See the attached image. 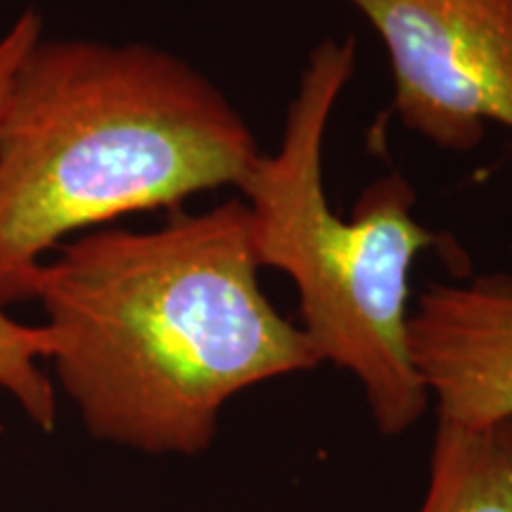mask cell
I'll return each mask as SVG.
<instances>
[{
  "mask_svg": "<svg viewBox=\"0 0 512 512\" xmlns=\"http://www.w3.org/2000/svg\"><path fill=\"white\" fill-rule=\"evenodd\" d=\"M242 197L157 228L107 226L38 268L55 389L86 432L145 456H202L235 396L320 366L259 283Z\"/></svg>",
  "mask_w": 512,
  "mask_h": 512,
  "instance_id": "1",
  "label": "cell"
},
{
  "mask_svg": "<svg viewBox=\"0 0 512 512\" xmlns=\"http://www.w3.org/2000/svg\"><path fill=\"white\" fill-rule=\"evenodd\" d=\"M259 155L238 107L183 57L38 38L0 100V304L31 302L62 242L240 190Z\"/></svg>",
  "mask_w": 512,
  "mask_h": 512,
  "instance_id": "2",
  "label": "cell"
},
{
  "mask_svg": "<svg viewBox=\"0 0 512 512\" xmlns=\"http://www.w3.org/2000/svg\"><path fill=\"white\" fill-rule=\"evenodd\" d=\"M354 72V36L311 48L278 150L256 157L238 195L252 219L259 266L290 275L297 287V325L318 361L347 370L380 434L401 437L432 403L408 344L411 271L444 240L415 219L418 195L396 171L361 192L349 219L332 211L325 136Z\"/></svg>",
  "mask_w": 512,
  "mask_h": 512,
  "instance_id": "3",
  "label": "cell"
},
{
  "mask_svg": "<svg viewBox=\"0 0 512 512\" xmlns=\"http://www.w3.org/2000/svg\"><path fill=\"white\" fill-rule=\"evenodd\" d=\"M384 43L392 110L448 152L512 131V0H347Z\"/></svg>",
  "mask_w": 512,
  "mask_h": 512,
  "instance_id": "4",
  "label": "cell"
},
{
  "mask_svg": "<svg viewBox=\"0 0 512 512\" xmlns=\"http://www.w3.org/2000/svg\"><path fill=\"white\" fill-rule=\"evenodd\" d=\"M408 344L437 422L479 430L512 420V273L422 290L411 306Z\"/></svg>",
  "mask_w": 512,
  "mask_h": 512,
  "instance_id": "5",
  "label": "cell"
},
{
  "mask_svg": "<svg viewBox=\"0 0 512 512\" xmlns=\"http://www.w3.org/2000/svg\"><path fill=\"white\" fill-rule=\"evenodd\" d=\"M418 512H512V420L479 430L437 422Z\"/></svg>",
  "mask_w": 512,
  "mask_h": 512,
  "instance_id": "6",
  "label": "cell"
},
{
  "mask_svg": "<svg viewBox=\"0 0 512 512\" xmlns=\"http://www.w3.org/2000/svg\"><path fill=\"white\" fill-rule=\"evenodd\" d=\"M48 351L43 325L19 323L0 304V389L43 432L53 430L57 420L55 382L41 368V361H48Z\"/></svg>",
  "mask_w": 512,
  "mask_h": 512,
  "instance_id": "7",
  "label": "cell"
},
{
  "mask_svg": "<svg viewBox=\"0 0 512 512\" xmlns=\"http://www.w3.org/2000/svg\"><path fill=\"white\" fill-rule=\"evenodd\" d=\"M38 38H41V17L31 10L24 12L15 22V27L0 38V100H3L5 88H8L10 76L15 72L19 60Z\"/></svg>",
  "mask_w": 512,
  "mask_h": 512,
  "instance_id": "8",
  "label": "cell"
}]
</instances>
